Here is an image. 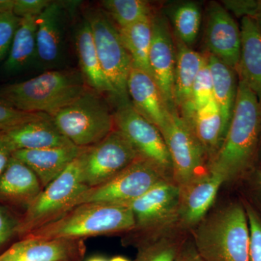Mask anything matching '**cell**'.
I'll use <instances>...</instances> for the list:
<instances>
[{
	"label": "cell",
	"mask_w": 261,
	"mask_h": 261,
	"mask_svg": "<svg viewBox=\"0 0 261 261\" xmlns=\"http://www.w3.org/2000/svg\"><path fill=\"white\" fill-rule=\"evenodd\" d=\"M261 137V104L239 79L232 118L223 143L211 160L209 171L225 181L238 177L251 166Z\"/></svg>",
	"instance_id": "obj_1"
},
{
	"label": "cell",
	"mask_w": 261,
	"mask_h": 261,
	"mask_svg": "<svg viewBox=\"0 0 261 261\" xmlns=\"http://www.w3.org/2000/svg\"><path fill=\"white\" fill-rule=\"evenodd\" d=\"M89 89L76 72L49 70L25 82L0 87V98L19 111L50 116Z\"/></svg>",
	"instance_id": "obj_2"
},
{
	"label": "cell",
	"mask_w": 261,
	"mask_h": 261,
	"mask_svg": "<svg viewBox=\"0 0 261 261\" xmlns=\"http://www.w3.org/2000/svg\"><path fill=\"white\" fill-rule=\"evenodd\" d=\"M135 228L133 213L127 205L89 202L75 206L59 219L23 237L83 240Z\"/></svg>",
	"instance_id": "obj_3"
},
{
	"label": "cell",
	"mask_w": 261,
	"mask_h": 261,
	"mask_svg": "<svg viewBox=\"0 0 261 261\" xmlns=\"http://www.w3.org/2000/svg\"><path fill=\"white\" fill-rule=\"evenodd\" d=\"M205 261H250V228L245 207L232 204L206 219L195 233Z\"/></svg>",
	"instance_id": "obj_4"
},
{
	"label": "cell",
	"mask_w": 261,
	"mask_h": 261,
	"mask_svg": "<svg viewBox=\"0 0 261 261\" xmlns=\"http://www.w3.org/2000/svg\"><path fill=\"white\" fill-rule=\"evenodd\" d=\"M81 153L82 151L66 169L43 189L27 207L20 219L17 234L25 236L59 219L77 205L80 196L89 189L84 182Z\"/></svg>",
	"instance_id": "obj_5"
},
{
	"label": "cell",
	"mask_w": 261,
	"mask_h": 261,
	"mask_svg": "<svg viewBox=\"0 0 261 261\" xmlns=\"http://www.w3.org/2000/svg\"><path fill=\"white\" fill-rule=\"evenodd\" d=\"M50 117L62 135L80 148L96 145L115 129L113 113L102 96L90 89Z\"/></svg>",
	"instance_id": "obj_6"
},
{
	"label": "cell",
	"mask_w": 261,
	"mask_h": 261,
	"mask_svg": "<svg viewBox=\"0 0 261 261\" xmlns=\"http://www.w3.org/2000/svg\"><path fill=\"white\" fill-rule=\"evenodd\" d=\"M85 18L92 29L96 51L105 74L120 102L129 100L127 82L133 62L122 42L118 27L102 8L87 10Z\"/></svg>",
	"instance_id": "obj_7"
},
{
	"label": "cell",
	"mask_w": 261,
	"mask_h": 261,
	"mask_svg": "<svg viewBox=\"0 0 261 261\" xmlns=\"http://www.w3.org/2000/svg\"><path fill=\"white\" fill-rule=\"evenodd\" d=\"M166 174L153 163L138 158L112 179L84 192L77 205L89 202L128 205L155 185L168 180Z\"/></svg>",
	"instance_id": "obj_8"
},
{
	"label": "cell",
	"mask_w": 261,
	"mask_h": 261,
	"mask_svg": "<svg viewBox=\"0 0 261 261\" xmlns=\"http://www.w3.org/2000/svg\"><path fill=\"white\" fill-rule=\"evenodd\" d=\"M84 184L89 189L112 179L140 158L135 147L115 128L102 141L82 149Z\"/></svg>",
	"instance_id": "obj_9"
},
{
	"label": "cell",
	"mask_w": 261,
	"mask_h": 261,
	"mask_svg": "<svg viewBox=\"0 0 261 261\" xmlns=\"http://www.w3.org/2000/svg\"><path fill=\"white\" fill-rule=\"evenodd\" d=\"M167 147L176 185L182 189L205 174L206 154L188 123L173 111L161 130Z\"/></svg>",
	"instance_id": "obj_10"
},
{
	"label": "cell",
	"mask_w": 261,
	"mask_h": 261,
	"mask_svg": "<svg viewBox=\"0 0 261 261\" xmlns=\"http://www.w3.org/2000/svg\"><path fill=\"white\" fill-rule=\"evenodd\" d=\"M113 119L116 129L130 141L140 157L153 163L166 173L172 172V163L162 134L136 111L129 100L120 102Z\"/></svg>",
	"instance_id": "obj_11"
},
{
	"label": "cell",
	"mask_w": 261,
	"mask_h": 261,
	"mask_svg": "<svg viewBox=\"0 0 261 261\" xmlns=\"http://www.w3.org/2000/svg\"><path fill=\"white\" fill-rule=\"evenodd\" d=\"M181 190L168 180L128 203L135 220V228L151 229L167 224L178 216Z\"/></svg>",
	"instance_id": "obj_12"
},
{
	"label": "cell",
	"mask_w": 261,
	"mask_h": 261,
	"mask_svg": "<svg viewBox=\"0 0 261 261\" xmlns=\"http://www.w3.org/2000/svg\"><path fill=\"white\" fill-rule=\"evenodd\" d=\"M151 74L159 86L170 112L178 111L174 99L176 47L167 22L152 18V40L149 54Z\"/></svg>",
	"instance_id": "obj_13"
},
{
	"label": "cell",
	"mask_w": 261,
	"mask_h": 261,
	"mask_svg": "<svg viewBox=\"0 0 261 261\" xmlns=\"http://www.w3.org/2000/svg\"><path fill=\"white\" fill-rule=\"evenodd\" d=\"M205 44L209 54L238 69L241 54V29L231 13L217 3H213L208 9Z\"/></svg>",
	"instance_id": "obj_14"
},
{
	"label": "cell",
	"mask_w": 261,
	"mask_h": 261,
	"mask_svg": "<svg viewBox=\"0 0 261 261\" xmlns=\"http://www.w3.org/2000/svg\"><path fill=\"white\" fill-rule=\"evenodd\" d=\"M83 240L23 238L0 255V261H80Z\"/></svg>",
	"instance_id": "obj_15"
},
{
	"label": "cell",
	"mask_w": 261,
	"mask_h": 261,
	"mask_svg": "<svg viewBox=\"0 0 261 261\" xmlns=\"http://www.w3.org/2000/svg\"><path fill=\"white\" fill-rule=\"evenodd\" d=\"M127 91L136 111L161 132L171 112L152 75L132 64Z\"/></svg>",
	"instance_id": "obj_16"
},
{
	"label": "cell",
	"mask_w": 261,
	"mask_h": 261,
	"mask_svg": "<svg viewBox=\"0 0 261 261\" xmlns=\"http://www.w3.org/2000/svg\"><path fill=\"white\" fill-rule=\"evenodd\" d=\"M1 132L14 152L73 145L62 135L47 114Z\"/></svg>",
	"instance_id": "obj_17"
},
{
	"label": "cell",
	"mask_w": 261,
	"mask_h": 261,
	"mask_svg": "<svg viewBox=\"0 0 261 261\" xmlns=\"http://www.w3.org/2000/svg\"><path fill=\"white\" fill-rule=\"evenodd\" d=\"M224 178L213 171L207 172L181 189L178 216L186 225H195L202 221L213 205Z\"/></svg>",
	"instance_id": "obj_18"
},
{
	"label": "cell",
	"mask_w": 261,
	"mask_h": 261,
	"mask_svg": "<svg viewBox=\"0 0 261 261\" xmlns=\"http://www.w3.org/2000/svg\"><path fill=\"white\" fill-rule=\"evenodd\" d=\"M82 148L72 145L53 148L17 150L13 157L22 161L37 175L42 188L59 176L80 155Z\"/></svg>",
	"instance_id": "obj_19"
},
{
	"label": "cell",
	"mask_w": 261,
	"mask_h": 261,
	"mask_svg": "<svg viewBox=\"0 0 261 261\" xmlns=\"http://www.w3.org/2000/svg\"><path fill=\"white\" fill-rule=\"evenodd\" d=\"M42 190L35 173L14 157L0 175V202L23 205L27 209Z\"/></svg>",
	"instance_id": "obj_20"
},
{
	"label": "cell",
	"mask_w": 261,
	"mask_h": 261,
	"mask_svg": "<svg viewBox=\"0 0 261 261\" xmlns=\"http://www.w3.org/2000/svg\"><path fill=\"white\" fill-rule=\"evenodd\" d=\"M75 49L86 85L100 95H110L118 99L116 91L105 74L99 63L92 29L86 18L75 33Z\"/></svg>",
	"instance_id": "obj_21"
},
{
	"label": "cell",
	"mask_w": 261,
	"mask_h": 261,
	"mask_svg": "<svg viewBox=\"0 0 261 261\" xmlns=\"http://www.w3.org/2000/svg\"><path fill=\"white\" fill-rule=\"evenodd\" d=\"M64 15L63 5L58 2H51L37 16V60L42 64H56L61 59Z\"/></svg>",
	"instance_id": "obj_22"
},
{
	"label": "cell",
	"mask_w": 261,
	"mask_h": 261,
	"mask_svg": "<svg viewBox=\"0 0 261 261\" xmlns=\"http://www.w3.org/2000/svg\"><path fill=\"white\" fill-rule=\"evenodd\" d=\"M242 47L238 77L256 96L261 104V33L255 19L242 18Z\"/></svg>",
	"instance_id": "obj_23"
},
{
	"label": "cell",
	"mask_w": 261,
	"mask_h": 261,
	"mask_svg": "<svg viewBox=\"0 0 261 261\" xmlns=\"http://www.w3.org/2000/svg\"><path fill=\"white\" fill-rule=\"evenodd\" d=\"M206 58V55L193 50L176 38L174 99L180 115L188 106L192 86Z\"/></svg>",
	"instance_id": "obj_24"
},
{
	"label": "cell",
	"mask_w": 261,
	"mask_h": 261,
	"mask_svg": "<svg viewBox=\"0 0 261 261\" xmlns=\"http://www.w3.org/2000/svg\"><path fill=\"white\" fill-rule=\"evenodd\" d=\"M207 56L212 76L214 99L221 111L226 133L238 96V72L212 55L207 53Z\"/></svg>",
	"instance_id": "obj_25"
},
{
	"label": "cell",
	"mask_w": 261,
	"mask_h": 261,
	"mask_svg": "<svg viewBox=\"0 0 261 261\" xmlns=\"http://www.w3.org/2000/svg\"><path fill=\"white\" fill-rule=\"evenodd\" d=\"M196 138L211 159L223 143L226 130L221 111L214 99L200 108L188 122Z\"/></svg>",
	"instance_id": "obj_26"
},
{
	"label": "cell",
	"mask_w": 261,
	"mask_h": 261,
	"mask_svg": "<svg viewBox=\"0 0 261 261\" xmlns=\"http://www.w3.org/2000/svg\"><path fill=\"white\" fill-rule=\"evenodd\" d=\"M37 18L27 16L21 18L5 62L4 69L7 73L20 71L37 60Z\"/></svg>",
	"instance_id": "obj_27"
},
{
	"label": "cell",
	"mask_w": 261,
	"mask_h": 261,
	"mask_svg": "<svg viewBox=\"0 0 261 261\" xmlns=\"http://www.w3.org/2000/svg\"><path fill=\"white\" fill-rule=\"evenodd\" d=\"M152 15L146 16L124 28H118L122 42L132 58L133 64L149 74L151 70L149 54L152 40Z\"/></svg>",
	"instance_id": "obj_28"
},
{
	"label": "cell",
	"mask_w": 261,
	"mask_h": 261,
	"mask_svg": "<svg viewBox=\"0 0 261 261\" xmlns=\"http://www.w3.org/2000/svg\"><path fill=\"white\" fill-rule=\"evenodd\" d=\"M102 10L118 25L124 28L152 15L149 3L143 0H104Z\"/></svg>",
	"instance_id": "obj_29"
},
{
	"label": "cell",
	"mask_w": 261,
	"mask_h": 261,
	"mask_svg": "<svg viewBox=\"0 0 261 261\" xmlns=\"http://www.w3.org/2000/svg\"><path fill=\"white\" fill-rule=\"evenodd\" d=\"M172 21L176 38L190 47L195 42L200 32V6L193 2L181 3L173 10Z\"/></svg>",
	"instance_id": "obj_30"
},
{
	"label": "cell",
	"mask_w": 261,
	"mask_h": 261,
	"mask_svg": "<svg viewBox=\"0 0 261 261\" xmlns=\"http://www.w3.org/2000/svg\"><path fill=\"white\" fill-rule=\"evenodd\" d=\"M213 99H214V94H213L212 76H211L207 56L206 61L202 65L192 86L191 96H190L188 106L181 116L187 123H188L198 110L208 104Z\"/></svg>",
	"instance_id": "obj_31"
},
{
	"label": "cell",
	"mask_w": 261,
	"mask_h": 261,
	"mask_svg": "<svg viewBox=\"0 0 261 261\" xmlns=\"http://www.w3.org/2000/svg\"><path fill=\"white\" fill-rule=\"evenodd\" d=\"M44 115L45 113H27L19 111L0 98V132L37 119Z\"/></svg>",
	"instance_id": "obj_32"
},
{
	"label": "cell",
	"mask_w": 261,
	"mask_h": 261,
	"mask_svg": "<svg viewBox=\"0 0 261 261\" xmlns=\"http://www.w3.org/2000/svg\"><path fill=\"white\" fill-rule=\"evenodd\" d=\"M20 20L13 12L0 14V61L8 57Z\"/></svg>",
	"instance_id": "obj_33"
},
{
	"label": "cell",
	"mask_w": 261,
	"mask_h": 261,
	"mask_svg": "<svg viewBox=\"0 0 261 261\" xmlns=\"http://www.w3.org/2000/svg\"><path fill=\"white\" fill-rule=\"evenodd\" d=\"M245 210L250 228V261H261V219L250 206Z\"/></svg>",
	"instance_id": "obj_34"
},
{
	"label": "cell",
	"mask_w": 261,
	"mask_h": 261,
	"mask_svg": "<svg viewBox=\"0 0 261 261\" xmlns=\"http://www.w3.org/2000/svg\"><path fill=\"white\" fill-rule=\"evenodd\" d=\"M222 3L230 13L242 18L261 19V0H227Z\"/></svg>",
	"instance_id": "obj_35"
},
{
	"label": "cell",
	"mask_w": 261,
	"mask_h": 261,
	"mask_svg": "<svg viewBox=\"0 0 261 261\" xmlns=\"http://www.w3.org/2000/svg\"><path fill=\"white\" fill-rule=\"evenodd\" d=\"M179 251L175 245L163 244L147 249L137 261H176Z\"/></svg>",
	"instance_id": "obj_36"
},
{
	"label": "cell",
	"mask_w": 261,
	"mask_h": 261,
	"mask_svg": "<svg viewBox=\"0 0 261 261\" xmlns=\"http://www.w3.org/2000/svg\"><path fill=\"white\" fill-rule=\"evenodd\" d=\"M51 3L49 0H14L13 13L19 18L39 16Z\"/></svg>",
	"instance_id": "obj_37"
},
{
	"label": "cell",
	"mask_w": 261,
	"mask_h": 261,
	"mask_svg": "<svg viewBox=\"0 0 261 261\" xmlns=\"http://www.w3.org/2000/svg\"><path fill=\"white\" fill-rule=\"evenodd\" d=\"M19 222L8 209L0 206V246L17 233Z\"/></svg>",
	"instance_id": "obj_38"
},
{
	"label": "cell",
	"mask_w": 261,
	"mask_h": 261,
	"mask_svg": "<svg viewBox=\"0 0 261 261\" xmlns=\"http://www.w3.org/2000/svg\"><path fill=\"white\" fill-rule=\"evenodd\" d=\"M14 152L9 143L5 140L4 136L0 132V175L3 173L8 166Z\"/></svg>",
	"instance_id": "obj_39"
},
{
	"label": "cell",
	"mask_w": 261,
	"mask_h": 261,
	"mask_svg": "<svg viewBox=\"0 0 261 261\" xmlns=\"http://www.w3.org/2000/svg\"><path fill=\"white\" fill-rule=\"evenodd\" d=\"M176 261H205L196 250L195 247L182 249L178 252Z\"/></svg>",
	"instance_id": "obj_40"
},
{
	"label": "cell",
	"mask_w": 261,
	"mask_h": 261,
	"mask_svg": "<svg viewBox=\"0 0 261 261\" xmlns=\"http://www.w3.org/2000/svg\"><path fill=\"white\" fill-rule=\"evenodd\" d=\"M14 0H0V14L13 12Z\"/></svg>",
	"instance_id": "obj_41"
},
{
	"label": "cell",
	"mask_w": 261,
	"mask_h": 261,
	"mask_svg": "<svg viewBox=\"0 0 261 261\" xmlns=\"http://www.w3.org/2000/svg\"><path fill=\"white\" fill-rule=\"evenodd\" d=\"M108 261H130L128 260V259L126 258V257H122V256H116L113 257L112 258L110 259Z\"/></svg>",
	"instance_id": "obj_42"
},
{
	"label": "cell",
	"mask_w": 261,
	"mask_h": 261,
	"mask_svg": "<svg viewBox=\"0 0 261 261\" xmlns=\"http://www.w3.org/2000/svg\"><path fill=\"white\" fill-rule=\"evenodd\" d=\"M87 261H108L106 260L104 257L96 256L93 257H91V258L88 259Z\"/></svg>",
	"instance_id": "obj_43"
},
{
	"label": "cell",
	"mask_w": 261,
	"mask_h": 261,
	"mask_svg": "<svg viewBox=\"0 0 261 261\" xmlns=\"http://www.w3.org/2000/svg\"><path fill=\"white\" fill-rule=\"evenodd\" d=\"M256 178L257 183L258 184V186L260 187L261 189V171L257 172Z\"/></svg>",
	"instance_id": "obj_44"
},
{
	"label": "cell",
	"mask_w": 261,
	"mask_h": 261,
	"mask_svg": "<svg viewBox=\"0 0 261 261\" xmlns=\"http://www.w3.org/2000/svg\"><path fill=\"white\" fill-rule=\"evenodd\" d=\"M256 20L257 25H258V28L260 29V33H261V19H257Z\"/></svg>",
	"instance_id": "obj_45"
}]
</instances>
